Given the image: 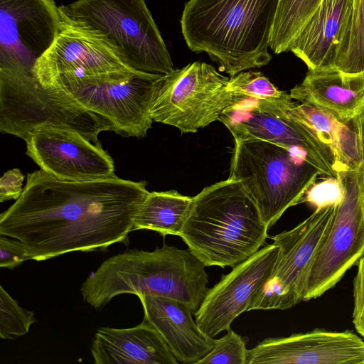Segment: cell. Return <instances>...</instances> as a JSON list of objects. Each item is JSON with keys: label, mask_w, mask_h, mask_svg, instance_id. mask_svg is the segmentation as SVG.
Here are the masks:
<instances>
[{"label": "cell", "mask_w": 364, "mask_h": 364, "mask_svg": "<svg viewBox=\"0 0 364 364\" xmlns=\"http://www.w3.org/2000/svg\"><path fill=\"white\" fill-rule=\"evenodd\" d=\"M146 185L116 175L69 181L35 171L26 175L21 196L0 215V235L21 240L30 259L38 262L105 251L127 241L149 193Z\"/></svg>", "instance_id": "obj_1"}, {"label": "cell", "mask_w": 364, "mask_h": 364, "mask_svg": "<svg viewBox=\"0 0 364 364\" xmlns=\"http://www.w3.org/2000/svg\"><path fill=\"white\" fill-rule=\"evenodd\" d=\"M279 0H190L181 31L188 47L208 53L220 70L233 76L259 68L269 53Z\"/></svg>", "instance_id": "obj_2"}, {"label": "cell", "mask_w": 364, "mask_h": 364, "mask_svg": "<svg viewBox=\"0 0 364 364\" xmlns=\"http://www.w3.org/2000/svg\"><path fill=\"white\" fill-rule=\"evenodd\" d=\"M205 266L188 249L164 244L152 252L130 250L105 260L82 283L84 301L100 309L124 294L165 296L193 314L208 292Z\"/></svg>", "instance_id": "obj_3"}, {"label": "cell", "mask_w": 364, "mask_h": 364, "mask_svg": "<svg viewBox=\"0 0 364 364\" xmlns=\"http://www.w3.org/2000/svg\"><path fill=\"white\" fill-rule=\"evenodd\" d=\"M267 228L250 196L229 178L193 197L180 237L205 267H233L263 247Z\"/></svg>", "instance_id": "obj_4"}, {"label": "cell", "mask_w": 364, "mask_h": 364, "mask_svg": "<svg viewBox=\"0 0 364 364\" xmlns=\"http://www.w3.org/2000/svg\"><path fill=\"white\" fill-rule=\"evenodd\" d=\"M319 175L291 149L260 139L235 140L229 178L242 184L268 229L289 208L303 202Z\"/></svg>", "instance_id": "obj_5"}, {"label": "cell", "mask_w": 364, "mask_h": 364, "mask_svg": "<svg viewBox=\"0 0 364 364\" xmlns=\"http://www.w3.org/2000/svg\"><path fill=\"white\" fill-rule=\"evenodd\" d=\"M58 9L65 18L104 34L131 68L161 75L174 70L144 0H77Z\"/></svg>", "instance_id": "obj_6"}, {"label": "cell", "mask_w": 364, "mask_h": 364, "mask_svg": "<svg viewBox=\"0 0 364 364\" xmlns=\"http://www.w3.org/2000/svg\"><path fill=\"white\" fill-rule=\"evenodd\" d=\"M77 132L95 144L112 131L108 120L85 108L63 91L46 87L34 75L0 74V130L24 141L38 128Z\"/></svg>", "instance_id": "obj_7"}, {"label": "cell", "mask_w": 364, "mask_h": 364, "mask_svg": "<svg viewBox=\"0 0 364 364\" xmlns=\"http://www.w3.org/2000/svg\"><path fill=\"white\" fill-rule=\"evenodd\" d=\"M294 103L284 92L274 99L235 100L219 117L234 140L267 141L301 154L328 178H339L343 171L331 147L313 128L291 111Z\"/></svg>", "instance_id": "obj_8"}, {"label": "cell", "mask_w": 364, "mask_h": 364, "mask_svg": "<svg viewBox=\"0 0 364 364\" xmlns=\"http://www.w3.org/2000/svg\"><path fill=\"white\" fill-rule=\"evenodd\" d=\"M228 82L203 62L174 69L159 82L151 108L153 121L173 126L182 134L198 132L219 120L234 103Z\"/></svg>", "instance_id": "obj_9"}, {"label": "cell", "mask_w": 364, "mask_h": 364, "mask_svg": "<svg viewBox=\"0 0 364 364\" xmlns=\"http://www.w3.org/2000/svg\"><path fill=\"white\" fill-rule=\"evenodd\" d=\"M340 179L343 196L312 262L305 301L333 288L364 253V158Z\"/></svg>", "instance_id": "obj_10"}, {"label": "cell", "mask_w": 364, "mask_h": 364, "mask_svg": "<svg viewBox=\"0 0 364 364\" xmlns=\"http://www.w3.org/2000/svg\"><path fill=\"white\" fill-rule=\"evenodd\" d=\"M338 204L316 208L295 228L273 237L278 246L273 269L247 311L285 310L305 301L312 262Z\"/></svg>", "instance_id": "obj_11"}, {"label": "cell", "mask_w": 364, "mask_h": 364, "mask_svg": "<svg viewBox=\"0 0 364 364\" xmlns=\"http://www.w3.org/2000/svg\"><path fill=\"white\" fill-rule=\"evenodd\" d=\"M58 34L36 61L33 73L44 87L87 79H127L139 74L120 58L100 31L77 25L60 15Z\"/></svg>", "instance_id": "obj_12"}, {"label": "cell", "mask_w": 364, "mask_h": 364, "mask_svg": "<svg viewBox=\"0 0 364 364\" xmlns=\"http://www.w3.org/2000/svg\"><path fill=\"white\" fill-rule=\"evenodd\" d=\"M163 75L141 73L122 80H77L49 87L63 91L85 108L105 118L116 134L142 138L154 122L151 108Z\"/></svg>", "instance_id": "obj_13"}, {"label": "cell", "mask_w": 364, "mask_h": 364, "mask_svg": "<svg viewBox=\"0 0 364 364\" xmlns=\"http://www.w3.org/2000/svg\"><path fill=\"white\" fill-rule=\"evenodd\" d=\"M60 21L54 0H0V74H33Z\"/></svg>", "instance_id": "obj_14"}, {"label": "cell", "mask_w": 364, "mask_h": 364, "mask_svg": "<svg viewBox=\"0 0 364 364\" xmlns=\"http://www.w3.org/2000/svg\"><path fill=\"white\" fill-rule=\"evenodd\" d=\"M25 141L26 155L58 179L85 181L115 175L113 159L101 144L77 132L43 127L31 132Z\"/></svg>", "instance_id": "obj_15"}, {"label": "cell", "mask_w": 364, "mask_h": 364, "mask_svg": "<svg viewBox=\"0 0 364 364\" xmlns=\"http://www.w3.org/2000/svg\"><path fill=\"white\" fill-rule=\"evenodd\" d=\"M277 253L275 243L264 245L208 289L194 314L200 330L212 338L229 330L232 321L247 311L251 301L269 278Z\"/></svg>", "instance_id": "obj_16"}, {"label": "cell", "mask_w": 364, "mask_h": 364, "mask_svg": "<svg viewBox=\"0 0 364 364\" xmlns=\"http://www.w3.org/2000/svg\"><path fill=\"white\" fill-rule=\"evenodd\" d=\"M247 364H364V342L350 331L319 328L267 338L247 350Z\"/></svg>", "instance_id": "obj_17"}, {"label": "cell", "mask_w": 364, "mask_h": 364, "mask_svg": "<svg viewBox=\"0 0 364 364\" xmlns=\"http://www.w3.org/2000/svg\"><path fill=\"white\" fill-rule=\"evenodd\" d=\"M293 100L314 106L364 134V74L346 76L336 69L308 70L290 90Z\"/></svg>", "instance_id": "obj_18"}, {"label": "cell", "mask_w": 364, "mask_h": 364, "mask_svg": "<svg viewBox=\"0 0 364 364\" xmlns=\"http://www.w3.org/2000/svg\"><path fill=\"white\" fill-rule=\"evenodd\" d=\"M138 297L144 309V319L158 331L178 362L196 364L212 350L214 338L200 330L188 307L165 296Z\"/></svg>", "instance_id": "obj_19"}, {"label": "cell", "mask_w": 364, "mask_h": 364, "mask_svg": "<svg viewBox=\"0 0 364 364\" xmlns=\"http://www.w3.org/2000/svg\"><path fill=\"white\" fill-rule=\"evenodd\" d=\"M95 364H177L158 331L146 320L128 328L102 327L90 348Z\"/></svg>", "instance_id": "obj_20"}, {"label": "cell", "mask_w": 364, "mask_h": 364, "mask_svg": "<svg viewBox=\"0 0 364 364\" xmlns=\"http://www.w3.org/2000/svg\"><path fill=\"white\" fill-rule=\"evenodd\" d=\"M353 0H322L294 39L290 50L309 70L335 68L341 37Z\"/></svg>", "instance_id": "obj_21"}, {"label": "cell", "mask_w": 364, "mask_h": 364, "mask_svg": "<svg viewBox=\"0 0 364 364\" xmlns=\"http://www.w3.org/2000/svg\"><path fill=\"white\" fill-rule=\"evenodd\" d=\"M291 111L331 147L343 170L363 160V136L350 124L341 123L326 111L305 103L294 102Z\"/></svg>", "instance_id": "obj_22"}, {"label": "cell", "mask_w": 364, "mask_h": 364, "mask_svg": "<svg viewBox=\"0 0 364 364\" xmlns=\"http://www.w3.org/2000/svg\"><path fill=\"white\" fill-rule=\"evenodd\" d=\"M193 197L175 190L149 192L134 221L133 230H153L161 235H180Z\"/></svg>", "instance_id": "obj_23"}, {"label": "cell", "mask_w": 364, "mask_h": 364, "mask_svg": "<svg viewBox=\"0 0 364 364\" xmlns=\"http://www.w3.org/2000/svg\"><path fill=\"white\" fill-rule=\"evenodd\" d=\"M335 68L346 76L364 74V0H353L341 37Z\"/></svg>", "instance_id": "obj_24"}, {"label": "cell", "mask_w": 364, "mask_h": 364, "mask_svg": "<svg viewBox=\"0 0 364 364\" xmlns=\"http://www.w3.org/2000/svg\"><path fill=\"white\" fill-rule=\"evenodd\" d=\"M321 1L279 0L269 46L275 53L290 50L301 28Z\"/></svg>", "instance_id": "obj_25"}, {"label": "cell", "mask_w": 364, "mask_h": 364, "mask_svg": "<svg viewBox=\"0 0 364 364\" xmlns=\"http://www.w3.org/2000/svg\"><path fill=\"white\" fill-rule=\"evenodd\" d=\"M36 322L34 313L21 307L0 286V337L15 339L26 334Z\"/></svg>", "instance_id": "obj_26"}, {"label": "cell", "mask_w": 364, "mask_h": 364, "mask_svg": "<svg viewBox=\"0 0 364 364\" xmlns=\"http://www.w3.org/2000/svg\"><path fill=\"white\" fill-rule=\"evenodd\" d=\"M228 88L235 100L243 98L274 99L282 96L279 90L260 72H240L229 79Z\"/></svg>", "instance_id": "obj_27"}, {"label": "cell", "mask_w": 364, "mask_h": 364, "mask_svg": "<svg viewBox=\"0 0 364 364\" xmlns=\"http://www.w3.org/2000/svg\"><path fill=\"white\" fill-rule=\"evenodd\" d=\"M247 338L231 328L215 339L212 350L196 364H247Z\"/></svg>", "instance_id": "obj_28"}, {"label": "cell", "mask_w": 364, "mask_h": 364, "mask_svg": "<svg viewBox=\"0 0 364 364\" xmlns=\"http://www.w3.org/2000/svg\"><path fill=\"white\" fill-rule=\"evenodd\" d=\"M343 196V188L340 177L328 178L315 183L306 193L303 202H307L316 208L339 203Z\"/></svg>", "instance_id": "obj_29"}, {"label": "cell", "mask_w": 364, "mask_h": 364, "mask_svg": "<svg viewBox=\"0 0 364 364\" xmlns=\"http://www.w3.org/2000/svg\"><path fill=\"white\" fill-rule=\"evenodd\" d=\"M356 265L357 272L353 282V323L357 332L364 337V253Z\"/></svg>", "instance_id": "obj_30"}, {"label": "cell", "mask_w": 364, "mask_h": 364, "mask_svg": "<svg viewBox=\"0 0 364 364\" xmlns=\"http://www.w3.org/2000/svg\"><path fill=\"white\" fill-rule=\"evenodd\" d=\"M30 259L23 242L16 238L1 235L0 267L14 269Z\"/></svg>", "instance_id": "obj_31"}, {"label": "cell", "mask_w": 364, "mask_h": 364, "mask_svg": "<svg viewBox=\"0 0 364 364\" xmlns=\"http://www.w3.org/2000/svg\"><path fill=\"white\" fill-rule=\"evenodd\" d=\"M24 176L18 168L4 173L0 179V202L17 200L23 193Z\"/></svg>", "instance_id": "obj_32"}, {"label": "cell", "mask_w": 364, "mask_h": 364, "mask_svg": "<svg viewBox=\"0 0 364 364\" xmlns=\"http://www.w3.org/2000/svg\"><path fill=\"white\" fill-rule=\"evenodd\" d=\"M362 144H363V151H364V134H363V139H362Z\"/></svg>", "instance_id": "obj_33"}]
</instances>
